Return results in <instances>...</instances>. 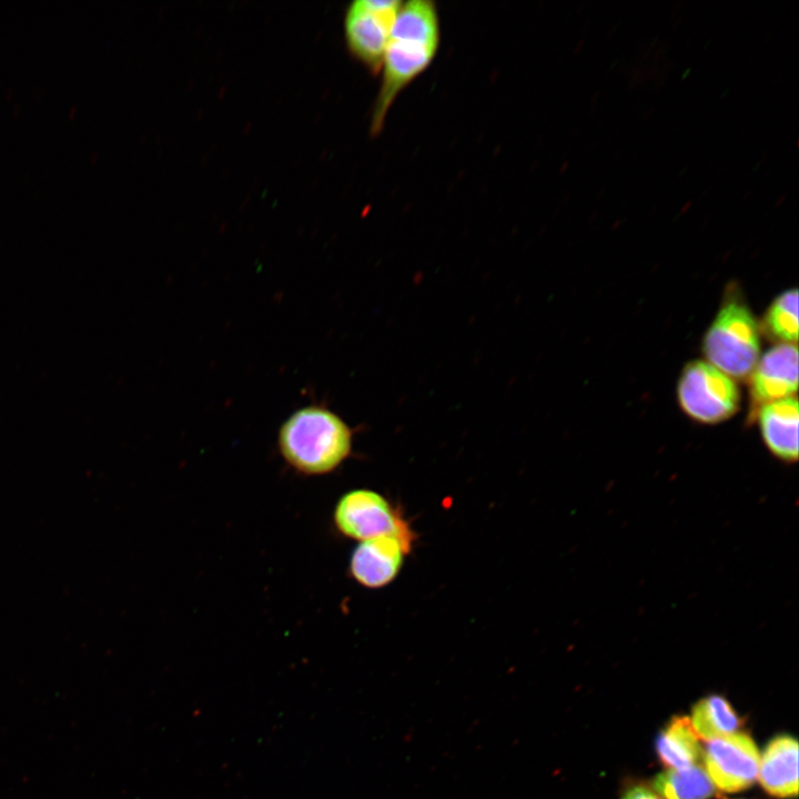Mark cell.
Instances as JSON below:
<instances>
[{
  "label": "cell",
  "mask_w": 799,
  "mask_h": 799,
  "mask_svg": "<svg viewBox=\"0 0 799 799\" xmlns=\"http://www.w3.org/2000/svg\"><path fill=\"white\" fill-rule=\"evenodd\" d=\"M401 4L397 0H356L346 10V44L355 58L375 72L382 67Z\"/></svg>",
  "instance_id": "obj_6"
},
{
  "label": "cell",
  "mask_w": 799,
  "mask_h": 799,
  "mask_svg": "<svg viewBox=\"0 0 799 799\" xmlns=\"http://www.w3.org/2000/svg\"><path fill=\"white\" fill-rule=\"evenodd\" d=\"M621 799H663L660 796H658L655 791L643 787V786H635L629 788L625 793L623 795Z\"/></svg>",
  "instance_id": "obj_16"
},
{
  "label": "cell",
  "mask_w": 799,
  "mask_h": 799,
  "mask_svg": "<svg viewBox=\"0 0 799 799\" xmlns=\"http://www.w3.org/2000/svg\"><path fill=\"white\" fill-rule=\"evenodd\" d=\"M277 447L284 462L305 476L326 475L351 455L353 429L333 411L310 405L282 424Z\"/></svg>",
  "instance_id": "obj_2"
},
{
  "label": "cell",
  "mask_w": 799,
  "mask_h": 799,
  "mask_svg": "<svg viewBox=\"0 0 799 799\" xmlns=\"http://www.w3.org/2000/svg\"><path fill=\"white\" fill-rule=\"evenodd\" d=\"M757 422L767 449L783 463L798 461L797 396L767 403L758 408L752 422Z\"/></svg>",
  "instance_id": "obj_10"
},
{
  "label": "cell",
  "mask_w": 799,
  "mask_h": 799,
  "mask_svg": "<svg viewBox=\"0 0 799 799\" xmlns=\"http://www.w3.org/2000/svg\"><path fill=\"white\" fill-rule=\"evenodd\" d=\"M689 721L697 737L706 741L735 734L741 725L730 702L720 695L698 700Z\"/></svg>",
  "instance_id": "obj_13"
},
{
  "label": "cell",
  "mask_w": 799,
  "mask_h": 799,
  "mask_svg": "<svg viewBox=\"0 0 799 799\" xmlns=\"http://www.w3.org/2000/svg\"><path fill=\"white\" fill-rule=\"evenodd\" d=\"M760 337L759 322L734 285L725 293L701 350L708 363L734 380H746L760 357Z\"/></svg>",
  "instance_id": "obj_3"
},
{
  "label": "cell",
  "mask_w": 799,
  "mask_h": 799,
  "mask_svg": "<svg viewBox=\"0 0 799 799\" xmlns=\"http://www.w3.org/2000/svg\"><path fill=\"white\" fill-rule=\"evenodd\" d=\"M701 756L704 769L721 791L747 789L758 778L760 754L755 741L744 732L707 741Z\"/></svg>",
  "instance_id": "obj_7"
},
{
  "label": "cell",
  "mask_w": 799,
  "mask_h": 799,
  "mask_svg": "<svg viewBox=\"0 0 799 799\" xmlns=\"http://www.w3.org/2000/svg\"><path fill=\"white\" fill-rule=\"evenodd\" d=\"M677 401L692 421L714 425L732 417L740 408L736 381L704 360L688 362L678 378Z\"/></svg>",
  "instance_id": "obj_4"
},
{
  "label": "cell",
  "mask_w": 799,
  "mask_h": 799,
  "mask_svg": "<svg viewBox=\"0 0 799 799\" xmlns=\"http://www.w3.org/2000/svg\"><path fill=\"white\" fill-rule=\"evenodd\" d=\"M758 779L763 789L778 798L798 793V742L789 735L771 739L760 757Z\"/></svg>",
  "instance_id": "obj_11"
},
{
  "label": "cell",
  "mask_w": 799,
  "mask_h": 799,
  "mask_svg": "<svg viewBox=\"0 0 799 799\" xmlns=\"http://www.w3.org/2000/svg\"><path fill=\"white\" fill-rule=\"evenodd\" d=\"M653 788L665 799H709L715 793L706 770L697 763L666 769L654 778Z\"/></svg>",
  "instance_id": "obj_14"
},
{
  "label": "cell",
  "mask_w": 799,
  "mask_h": 799,
  "mask_svg": "<svg viewBox=\"0 0 799 799\" xmlns=\"http://www.w3.org/2000/svg\"><path fill=\"white\" fill-rule=\"evenodd\" d=\"M749 414L752 422L758 408L767 403L797 396L798 348L791 344H776L760 355L748 376Z\"/></svg>",
  "instance_id": "obj_8"
},
{
  "label": "cell",
  "mask_w": 799,
  "mask_h": 799,
  "mask_svg": "<svg viewBox=\"0 0 799 799\" xmlns=\"http://www.w3.org/2000/svg\"><path fill=\"white\" fill-rule=\"evenodd\" d=\"M656 750L660 761L670 769L695 765L702 755L701 746L687 717L676 716L659 732Z\"/></svg>",
  "instance_id": "obj_12"
},
{
  "label": "cell",
  "mask_w": 799,
  "mask_h": 799,
  "mask_svg": "<svg viewBox=\"0 0 799 799\" xmlns=\"http://www.w3.org/2000/svg\"><path fill=\"white\" fill-rule=\"evenodd\" d=\"M760 334L775 344L797 345L798 290L789 289L777 295L759 323Z\"/></svg>",
  "instance_id": "obj_15"
},
{
  "label": "cell",
  "mask_w": 799,
  "mask_h": 799,
  "mask_svg": "<svg viewBox=\"0 0 799 799\" xmlns=\"http://www.w3.org/2000/svg\"><path fill=\"white\" fill-rule=\"evenodd\" d=\"M690 204H691V202H690V201H689V202H687V203H686V205H685V208H682V212H685V211H686V210H687V209H688V208L690 206Z\"/></svg>",
  "instance_id": "obj_17"
},
{
  "label": "cell",
  "mask_w": 799,
  "mask_h": 799,
  "mask_svg": "<svg viewBox=\"0 0 799 799\" xmlns=\"http://www.w3.org/2000/svg\"><path fill=\"white\" fill-rule=\"evenodd\" d=\"M412 544V540L394 535L357 543L350 557L351 577L370 589L390 585L400 575Z\"/></svg>",
  "instance_id": "obj_9"
},
{
  "label": "cell",
  "mask_w": 799,
  "mask_h": 799,
  "mask_svg": "<svg viewBox=\"0 0 799 799\" xmlns=\"http://www.w3.org/2000/svg\"><path fill=\"white\" fill-rule=\"evenodd\" d=\"M337 532L357 543L394 535L413 542V532L391 502L376 490L356 488L346 492L333 510Z\"/></svg>",
  "instance_id": "obj_5"
},
{
  "label": "cell",
  "mask_w": 799,
  "mask_h": 799,
  "mask_svg": "<svg viewBox=\"0 0 799 799\" xmlns=\"http://www.w3.org/2000/svg\"><path fill=\"white\" fill-rule=\"evenodd\" d=\"M438 43L439 21L434 2H402L382 61V85L372 121L374 133L382 129L398 93L433 61Z\"/></svg>",
  "instance_id": "obj_1"
},
{
  "label": "cell",
  "mask_w": 799,
  "mask_h": 799,
  "mask_svg": "<svg viewBox=\"0 0 799 799\" xmlns=\"http://www.w3.org/2000/svg\"><path fill=\"white\" fill-rule=\"evenodd\" d=\"M785 198H786V195H782V198H780L776 204L779 205L785 200Z\"/></svg>",
  "instance_id": "obj_18"
}]
</instances>
